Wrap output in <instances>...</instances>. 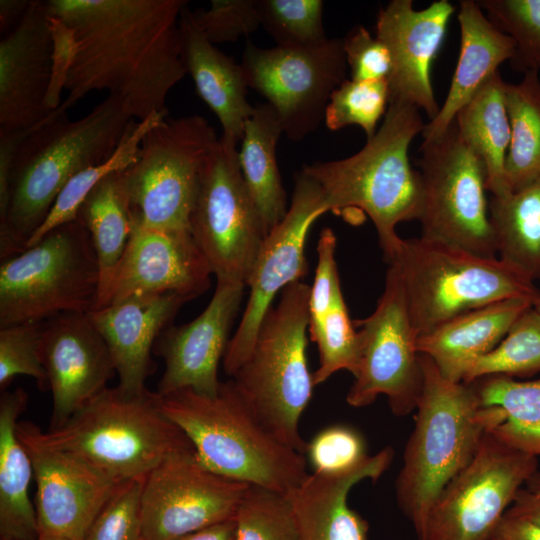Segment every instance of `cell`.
I'll return each mask as SVG.
<instances>
[{"instance_id":"obj_46","label":"cell","mask_w":540,"mask_h":540,"mask_svg":"<svg viewBox=\"0 0 540 540\" xmlns=\"http://www.w3.org/2000/svg\"><path fill=\"white\" fill-rule=\"evenodd\" d=\"M192 18L212 44L234 42L260 26L257 0H212L209 9L192 11Z\"/></svg>"},{"instance_id":"obj_55","label":"cell","mask_w":540,"mask_h":540,"mask_svg":"<svg viewBox=\"0 0 540 540\" xmlns=\"http://www.w3.org/2000/svg\"><path fill=\"white\" fill-rule=\"evenodd\" d=\"M492 540H497L496 538H493Z\"/></svg>"},{"instance_id":"obj_17","label":"cell","mask_w":540,"mask_h":540,"mask_svg":"<svg viewBox=\"0 0 540 540\" xmlns=\"http://www.w3.org/2000/svg\"><path fill=\"white\" fill-rule=\"evenodd\" d=\"M327 212L318 185L304 173H297L287 214L266 235L246 283L250 288L248 301L223 357L228 376L232 377L248 357L277 293L307 274V235L313 223Z\"/></svg>"},{"instance_id":"obj_37","label":"cell","mask_w":540,"mask_h":540,"mask_svg":"<svg viewBox=\"0 0 540 540\" xmlns=\"http://www.w3.org/2000/svg\"><path fill=\"white\" fill-rule=\"evenodd\" d=\"M540 372V299L513 324L500 344L476 360L463 382L490 375L526 376Z\"/></svg>"},{"instance_id":"obj_38","label":"cell","mask_w":540,"mask_h":540,"mask_svg":"<svg viewBox=\"0 0 540 540\" xmlns=\"http://www.w3.org/2000/svg\"><path fill=\"white\" fill-rule=\"evenodd\" d=\"M308 332L319 352V367L312 373L314 387L326 382L340 370L356 375L360 356L359 338L344 299L323 313L309 317Z\"/></svg>"},{"instance_id":"obj_42","label":"cell","mask_w":540,"mask_h":540,"mask_svg":"<svg viewBox=\"0 0 540 540\" xmlns=\"http://www.w3.org/2000/svg\"><path fill=\"white\" fill-rule=\"evenodd\" d=\"M388 81H353L346 79L331 94L324 122L331 131L359 126L367 140L377 131V124L389 106Z\"/></svg>"},{"instance_id":"obj_36","label":"cell","mask_w":540,"mask_h":540,"mask_svg":"<svg viewBox=\"0 0 540 540\" xmlns=\"http://www.w3.org/2000/svg\"><path fill=\"white\" fill-rule=\"evenodd\" d=\"M166 116L154 114L145 120L134 121L110 158L75 175L59 193L47 218L27 241L25 249L34 246L55 227L75 219L81 203L102 179L126 170L136 161L143 137Z\"/></svg>"},{"instance_id":"obj_9","label":"cell","mask_w":540,"mask_h":540,"mask_svg":"<svg viewBox=\"0 0 540 540\" xmlns=\"http://www.w3.org/2000/svg\"><path fill=\"white\" fill-rule=\"evenodd\" d=\"M99 280L85 226L78 218L59 225L34 246L1 260L0 328L90 313L97 307Z\"/></svg>"},{"instance_id":"obj_23","label":"cell","mask_w":540,"mask_h":540,"mask_svg":"<svg viewBox=\"0 0 540 540\" xmlns=\"http://www.w3.org/2000/svg\"><path fill=\"white\" fill-rule=\"evenodd\" d=\"M51 54L47 1L32 0L0 42V129L29 131L52 113L45 105Z\"/></svg>"},{"instance_id":"obj_11","label":"cell","mask_w":540,"mask_h":540,"mask_svg":"<svg viewBox=\"0 0 540 540\" xmlns=\"http://www.w3.org/2000/svg\"><path fill=\"white\" fill-rule=\"evenodd\" d=\"M419 151L420 237L496 257L482 161L461 140L453 122L439 138L423 141Z\"/></svg>"},{"instance_id":"obj_44","label":"cell","mask_w":540,"mask_h":540,"mask_svg":"<svg viewBox=\"0 0 540 540\" xmlns=\"http://www.w3.org/2000/svg\"><path fill=\"white\" fill-rule=\"evenodd\" d=\"M42 323L28 322L0 328L1 390L18 375L32 377L39 388L49 389L41 353Z\"/></svg>"},{"instance_id":"obj_41","label":"cell","mask_w":540,"mask_h":540,"mask_svg":"<svg viewBox=\"0 0 540 540\" xmlns=\"http://www.w3.org/2000/svg\"><path fill=\"white\" fill-rule=\"evenodd\" d=\"M491 23L515 42L510 67L540 74V0H479Z\"/></svg>"},{"instance_id":"obj_45","label":"cell","mask_w":540,"mask_h":540,"mask_svg":"<svg viewBox=\"0 0 540 540\" xmlns=\"http://www.w3.org/2000/svg\"><path fill=\"white\" fill-rule=\"evenodd\" d=\"M144 478L120 482L83 540H141Z\"/></svg>"},{"instance_id":"obj_29","label":"cell","mask_w":540,"mask_h":540,"mask_svg":"<svg viewBox=\"0 0 540 540\" xmlns=\"http://www.w3.org/2000/svg\"><path fill=\"white\" fill-rule=\"evenodd\" d=\"M28 395L18 387L0 399V538L37 540L39 530L35 507L29 499L33 465L17 434L18 417L26 408Z\"/></svg>"},{"instance_id":"obj_34","label":"cell","mask_w":540,"mask_h":540,"mask_svg":"<svg viewBox=\"0 0 540 540\" xmlns=\"http://www.w3.org/2000/svg\"><path fill=\"white\" fill-rule=\"evenodd\" d=\"M511 137L505 160L509 193L540 179V76L523 74L518 83L505 84Z\"/></svg>"},{"instance_id":"obj_13","label":"cell","mask_w":540,"mask_h":540,"mask_svg":"<svg viewBox=\"0 0 540 540\" xmlns=\"http://www.w3.org/2000/svg\"><path fill=\"white\" fill-rule=\"evenodd\" d=\"M236 147L219 138L201 178L190 231L217 281L246 286L266 233Z\"/></svg>"},{"instance_id":"obj_26","label":"cell","mask_w":540,"mask_h":540,"mask_svg":"<svg viewBox=\"0 0 540 540\" xmlns=\"http://www.w3.org/2000/svg\"><path fill=\"white\" fill-rule=\"evenodd\" d=\"M535 301L507 298L460 314L419 336L417 351L428 356L445 378L463 382L471 365L494 350Z\"/></svg>"},{"instance_id":"obj_25","label":"cell","mask_w":540,"mask_h":540,"mask_svg":"<svg viewBox=\"0 0 540 540\" xmlns=\"http://www.w3.org/2000/svg\"><path fill=\"white\" fill-rule=\"evenodd\" d=\"M393 457L392 447L387 446L352 471L336 475L308 473L286 494L299 540H368V522L349 507L348 494L365 479L377 481L390 467Z\"/></svg>"},{"instance_id":"obj_1","label":"cell","mask_w":540,"mask_h":540,"mask_svg":"<svg viewBox=\"0 0 540 540\" xmlns=\"http://www.w3.org/2000/svg\"><path fill=\"white\" fill-rule=\"evenodd\" d=\"M185 0H49L73 28L77 51L56 119L92 91L120 97L139 121L168 114L170 90L187 74L179 30ZM35 126V127H37ZM34 127V128H35Z\"/></svg>"},{"instance_id":"obj_12","label":"cell","mask_w":540,"mask_h":540,"mask_svg":"<svg viewBox=\"0 0 540 540\" xmlns=\"http://www.w3.org/2000/svg\"><path fill=\"white\" fill-rule=\"evenodd\" d=\"M536 456L485 433L469 464L440 492L419 540H492L518 491L537 473Z\"/></svg>"},{"instance_id":"obj_4","label":"cell","mask_w":540,"mask_h":540,"mask_svg":"<svg viewBox=\"0 0 540 540\" xmlns=\"http://www.w3.org/2000/svg\"><path fill=\"white\" fill-rule=\"evenodd\" d=\"M420 364L423 385L415 426L395 483L397 504L418 538L437 496L473 459L485 433L502 420L499 408L481 405L472 382L445 378L426 355L420 354Z\"/></svg>"},{"instance_id":"obj_49","label":"cell","mask_w":540,"mask_h":540,"mask_svg":"<svg viewBox=\"0 0 540 540\" xmlns=\"http://www.w3.org/2000/svg\"><path fill=\"white\" fill-rule=\"evenodd\" d=\"M27 133V130L0 129V221L6 216L12 171Z\"/></svg>"},{"instance_id":"obj_40","label":"cell","mask_w":540,"mask_h":540,"mask_svg":"<svg viewBox=\"0 0 540 540\" xmlns=\"http://www.w3.org/2000/svg\"><path fill=\"white\" fill-rule=\"evenodd\" d=\"M321 0H257L262 26L278 47L306 48L328 40Z\"/></svg>"},{"instance_id":"obj_19","label":"cell","mask_w":540,"mask_h":540,"mask_svg":"<svg viewBox=\"0 0 540 540\" xmlns=\"http://www.w3.org/2000/svg\"><path fill=\"white\" fill-rule=\"evenodd\" d=\"M454 11L448 0L434 1L421 10L413 8L412 0H392L379 11L376 37L389 49L393 64L389 103L413 105L430 121L438 115L431 69Z\"/></svg>"},{"instance_id":"obj_5","label":"cell","mask_w":540,"mask_h":540,"mask_svg":"<svg viewBox=\"0 0 540 540\" xmlns=\"http://www.w3.org/2000/svg\"><path fill=\"white\" fill-rule=\"evenodd\" d=\"M159 407L216 474L284 494L308 475L305 456L267 428L231 378L215 395L188 388L159 395Z\"/></svg>"},{"instance_id":"obj_32","label":"cell","mask_w":540,"mask_h":540,"mask_svg":"<svg viewBox=\"0 0 540 540\" xmlns=\"http://www.w3.org/2000/svg\"><path fill=\"white\" fill-rule=\"evenodd\" d=\"M121 172L102 179L81 203L76 217L90 235L98 262L100 280L96 309L104 305L134 227Z\"/></svg>"},{"instance_id":"obj_28","label":"cell","mask_w":540,"mask_h":540,"mask_svg":"<svg viewBox=\"0 0 540 540\" xmlns=\"http://www.w3.org/2000/svg\"><path fill=\"white\" fill-rule=\"evenodd\" d=\"M457 20L460 50L450 88L438 115L422 131L423 141L442 136L457 112L496 73L499 66L514 56L515 42L497 29L477 1L461 0Z\"/></svg>"},{"instance_id":"obj_51","label":"cell","mask_w":540,"mask_h":540,"mask_svg":"<svg viewBox=\"0 0 540 540\" xmlns=\"http://www.w3.org/2000/svg\"><path fill=\"white\" fill-rule=\"evenodd\" d=\"M493 538L497 540H540V525L506 511Z\"/></svg>"},{"instance_id":"obj_2","label":"cell","mask_w":540,"mask_h":540,"mask_svg":"<svg viewBox=\"0 0 540 540\" xmlns=\"http://www.w3.org/2000/svg\"><path fill=\"white\" fill-rule=\"evenodd\" d=\"M134 121L120 97L107 95L77 120L65 114L28 131L12 171L6 216L0 221L1 260L25 249L64 186L110 158Z\"/></svg>"},{"instance_id":"obj_33","label":"cell","mask_w":540,"mask_h":540,"mask_svg":"<svg viewBox=\"0 0 540 540\" xmlns=\"http://www.w3.org/2000/svg\"><path fill=\"white\" fill-rule=\"evenodd\" d=\"M489 216L498 258L529 280H540V179L504 196H491Z\"/></svg>"},{"instance_id":"obj_22","label":"cell","mask_w":540,"mask_h":540,"mask_svg":"<svg viewBox=\"0 0 540 540\" xmlns=\"http://www.w3.org/2000/svg\"><path fill=\"white\" fill-rule=\"evenodd\" d=\"M211 274L190 230H164L134 223L101 308L140 294L174 292L192 300L209 289Z\"/></svg>"},{"instance_id":"obj_16","label":"cell","mask_w":540,"mask_h":540,"mask_svg":"<svg viewBox=\"0 0 540 540\" xmlns=\"http://www.w3.org/2000/svg\"><path fill=\"white\" fill-rule=\"evenodd\" d=\"M248 486L214 473L194 450L168 457L144 478L141 540H175L234 519Z\"/></svg>"},{"instance_id":"obj_43","label":"cell","mask_w":540,"mask_h":540,"mask_svg":"<svg viewBox=\"0 0 540 540\" xmlns=\"http://www.w3.org/2000/svg\"><path fill=\"white\" fill-rule=\"evenodd\" d=\"M312 473L336 475L362 466L370 458L363 435L345 424L327 426L306 443L304 452Z\"/></svg>"},{"instance_id":"obj_48","label":"cell","mask_w":540,"mask_h":540,"mask_svg":"<svg viewBox=\"0 0 540 540\" xmlns=\"http://www.w3.org/2000/svg\"><path fill=\"white\" fill-rule=\"evenodd\" d=\"M52 39L51 78L45 97L46 107L53 112L62 103L61 94L65 89L69 71L77 51L75 31L63 20L49 15Z\"/></svg>"},{"instance_id":"obj_35","label":"cell","mask_w":540,"mask_h":540,"mask_svg":"<svg viewBox=\"0 0 540 540\" xmlns=\"http://www.w3.org/2000/svg\"><path fill=\"white\" fill-rule=\"evenodd\" d=\"M472 383L482 406L502 411V420L489 432L516 450L540 456V379L490 375Z\"/></svg>"},{"instance_id":"obj_7","label":"cell","mask_w":540,"mask_h":540,"mask_svg":"<svg viewBox=\"0 0 540 540\" xmlns=\"http://www.w3.org/2000/svg\"><path fill=\"white\" fill-rule=\"evenodd\" d=\"M388 264L400 280L417 338L499 300L540 299L535 283L501 259L421 237L403 239Z\"/></svg>"},{"instance_id":"obj_14","label":"cell","mask_w":540,"mask_h":540,"mask_svg":"<svg viewBox=\"0 0 540 540\" xmlns=\"http://www.w3.org/2000/svg\"><path fill=\"white\" fill-rule=\"evenodd\" d=\"M248 88L278 114L283 132L303 140L324 121L332 92L346 80L343 38L306 48H259L248 42L240 63Z\"/></svg>"},{"instance_id":"obj_6","label":"cell","mask_w":540,"mask_h":540,"mask_svg":"<svg viewBox=\"0 0 540 540\" xmlns=\"http://www.w3.org/2000/svg\"><path fill=\"white\" fill-rule=\"evenodd\" d=\"M23 423L39 443L75 454L117 482L145 478L168 457L194 450L148 389L107 387L55 429Z\"/></svg>"},{"instance_id":"obj_18","label":"cell","mask_w":540,"mask_h":540,"mask_svg":"<svg viewBox=\"0 0 540 540\" xmlns=\"http://www.w3.org/2000/svg\"><path fill=\"white\" fill-rule=\"evenodd\" d=\"M17 434L37 483L39 536L83 540L120 482L75 454L39 443L23 422H18Z\"/></svg>"},{"instance_id":"obj_31","label":"cell","mask_w":540,"mask_h":540,"mask_svg":"<svg viewBox=\"0 0 540 540\" xmlns=\"http://www.w3.org/2000/svg\"><path fill=\"white\" fill-rule=\"evenodd\" d=\"M506 81L497 71L457 112L453 123L461 140L482 161L486 189L493 197L509 193L505 160L511 129L505 98Z\"/></svg>"},{"instance_id":"obj_10","label":"cell","mask_w":540,"mask_h":540,"mask_svg":"<svg viewBox=\"0 0 540 540\" xmlns=\"http://www.w3.org/2000/svg\"><path fill=\"white\" fill-rule=\"evenodd\" d=\"M219 138L200 115L164 119L143 137L136 161L121 172L134 223L190 230L203 172Z\"/></svg>"},{"instance_id":"obj_52","label":"cell","mask_w":540,"mask_h":540,"mask_svg":"<svg viewBox=\"0 0 540 540\" xmlns=\"http://www.w3.org/2000/svg\"><path fill=\"white\" fill-rule=\"evenodd\" d=\"M30 0L0 1V31L2 37L10 33L24 17Z\"/></svg>"},{"instance_id":"obj_20","label":"cell","mask_w":540,"mask_h":540,"mask_svg":"<svg viewBox=\"0 0 540 540\" xmlns=\"http://www.w3.org/2000/svg\"><path fill=\"white\" fill-rule=\"evenodd\" d=\"M41 353L52 393L50 429L105 390L116 373L109 347L88 313H63L44 321Z\"/></svg>"},{"instance_id":"obj_24","label":"cell","mask_w":540,"mask_h":540,"mask_svg":"<svg viewBox=\"0 0 540 540\" xmlns=\"http://www.w3.org/2000/svg\"><path fill=\"white\" fill-rule=\"evenodd\" d=\"M190 300L174 292L140 294L88 313L109 347L122 390L147 389L145 381L155 368L151 352L156 340Z\"/></svg>"},{"instance_id":"obj_47","label":"cell","mask_w":540,"mask_h":540,"mask_svg":"<svg viewBox=\"0 0 540 540\" xmlns=\"http://www.w3.org/2000/svg\"><path fill=\"white\" fill-rule=\"evenodd\" d=\"M347 67L353 81H388L393 69L387 46L362 25L343 37Z\"/></svg>"},{"instance_id":"obj_3","label":"cell","mask_w":540,"mask_h":540,"mask_svg":"<svg viewBox=\"0 0 540 540\" xmlns=\"http://www.w3.org/2000/svg\"><path fill=\"white\" fill-rule=\"evenodd\" d=\"M424 127L417 107L390 102L381 126L359 152L305 164L301 170L320 188L328 212L350 222L354 212L370 218L387 263L403 242L396 226L420 216L421 180L410 163L409 148Z\"/></svg>"},{"instance_id":"obj_30","label":"cell","mask_w":540,"mask_h":540,"mask_svg":"<svg viewBox=\"0 0 540 540\" xmlns=\"http://www.w3.org/2000/svg\"><path fill=\"white\" fill-rule=\"evenodd\" d=\"M282 133L280 118L273 107L259 104L245 123L238 151L241 173L266 235L284 219L289 208L276 156Z\"/></svg>"},{"instance_id":"obj_53","label":"cell","mask_w":540,"mask_h":540,"mask_svg":"<svg viewBox=\"0 0 540 540\" xmlns=\"http://www.w3.org/2000/svg\"><path fill=\"white\" fill-rule=\"evenodd\" d=\"M234 519L221 522L189 534L175 540H234Z\"/></svg>"},{"instance_id":"obj_50","label":"cell","mask_w":540,"mask_h":540,"mask_svg":"<svg viewBox=\"0 0 540 540\" xmlns=\"http://www.w3.org/2000/svg\"><path fill=\"white\" fill-rule=\"evenodd\" d=\"M507 512L540 525V473L534 474L518 491Z\"/></svg>"},{"instance_id":"obj_15","label":"cell","mask_w":540,"mask_h":540,"mask_svg":"<svg viewBox=\"0 0 540 540\" xmlns=\"http://www.w3.org/2000/svg\"><path fill=\"white\" fill-rule=\"evenodd\" d=\"M353 322L360 328V356L346 402L361 408L385 395L395 416L409 415L417 407L423 373L417 336L392 266L387 269L384 290L373 313Z\"/></svg>"},{"instance_id":"obj_21","label":"cell","mask_w":540,"mask_h":540,"mask_svg":"<svg viewBox=\"0 0 540 540\" xmlns=\"http://www.w3.org/2000/svg\"><path fill=\"white\" fill-rule=\"evenodd\" d=\"M245 287L217 281L212 299L199 316L162 331L153 348L165 363L156 391L159 395L186 388L205 395L218 392L219 363L230 341Z\"/></svg>"},{"instance_id":"obj_27","label":"cell","mask_w":540,"mask_h":540,"mask_svg":"<svg viewBox=\"0 0 540 540\" xmlns=\"http://www.w3.org/2000/svg\"><path fill=\"white\" fill-rule=\"evenodd\" d=\"M182 57L200 98L217 116L223 141L237 146L255 107L247 100V84L240 64L214 46L198 29L186 4L180 14Z\"/></svg>"},{"instance_id":"obj_54","label":"cell","mask_w":540,"mask_h":540,"mask_svg":"<svg viewBox=\"0 0 540 540\" xmlns=\"http://www.w3.org/2000/svg\"><path fill=\"white\" fill-rule=\"evenodd\" d=\"M37 540H68V539L51 537V536H39Z\"/></svg>"},{"instance_id":"obj_8","label":"cell","mask_w":540,"mask_h":540,"mask_svg":"<svg viewBox=\"0 0 540 540\" xmlns=\"http://www.w3.org/2000/svg\"><path fill=\"white\" fill-rule=\"evenodd\" d=\"M310 287L289 284L263 317L253 347L231 377L267 428L304 455L300 418L314 388L306 348Z\"/></svg>"},{"instance_id":"obj_39","label":"cell","mask_w":540,"mask_h":540,"mask_svg":"<svg viewBox=\"0 0 540 540\" xmlns=\"http://www.w3.org/2000/svg\"><path fill=\"white\" fill-rule=\"evenodd\" d=\"M234 540H299L286 494L249 485L234 516Z\"/></svg>"}]
</instances>
